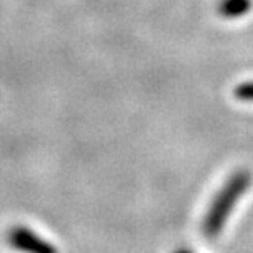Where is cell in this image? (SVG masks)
<instances>
[{"label":"cell","instance_id":"6da1fadb","mask_svg":"<svg viewBox=\"0 0 253 253\" xmlns=\"http://www.w3.org/2000/svg\"><path fill=\"white\" fill-rule=\"evenodd\" d=\"M252 183L253 174L249 169H237L235 173L229 176V179L225 181L224 186L212 199L204 220H202V234L207 239H215V237L222 234L230 214L235 209L237 202L250 189Z\"/></svg>","mask_w":253,"mask_h":253},{"label":"cell","instance_id":"7a4b0ae2","mask_svg":"<svg viewBox=\"0 0 253 253\" xmlns=\"http://www.w3.org/2000/svg\"><path fill=\"white\" fill-rule=\"evenodd\" d=\"M7 239L12 249L22 253H58L56 247L53 244L42 239L38 234H35L33 230H30L25 225L12 227Z\"/></svg>","mask_w":253,"mask_h":253},{"label":"cell","instance_id":"3957f363","mask_svg":"<svg viewBox=\"0 0 253 253\" xmlns=\"http://www.w3.org/2000/svg\"><path fill=\"white\" fill-rule=\"evenodd\" d=\"M252 7V0H220L217 5V12L227 20H235L249 13Z\"/></svg>","mask_w":253,"mask_h":253},{"label":"cell","instance_id":"277c9868","mask_svg":"<svg viewBox=\"0 0 253 253\" xmlns=\"http://www.w3.org/2000/svg\"><path fill=\"white\" fill-rule=\"evenodd\" d=\"M234 95L242 102H253V81H247L237 85L234 89Z\"/></svg>","mask_w":253,"mask_h":253},{"label":"cell","instance_id":"5b68a950","mask_svg":"<svg viewBox=\"0 0 253 253\" xmlns=\"http://www.w3.org/2000/svg\"><path fill=\"white\" fill-rule=\"evenodd\" d=\"M173 253H194V252H191V250H188V249H178V250L173 252Z\"/></svg>","mask_w":253,"mask_h":253}]
</instances>
